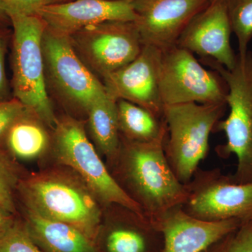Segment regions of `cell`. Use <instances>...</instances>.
I'll return each instance as SVG.
<instances>
[{"label":"cell","instance_id":"8fae6325","mask_svg":"<svg viewBox=\"0 0 252 252\" xmlns=\"http://www.w3.org/2000/svg\"><path fill=\"white\" fill-rule=\"evenodd\" d=\"M144 44L163 51L177 44L189 23L212 0H131Z\"/></svg>","mask_w":252,"mask_h":252},{"label":"cell","instance_id":"5b68a950","mask_svg":"<svg viewBox=\"0 0 252 252\" xmlns=\"http://www.w3.org/2000/svg\"><path fill=\"white\" fill-rule=\"evenodd\" d=\"M226 104L164 106L167 126L165 156L181 183L187 185L209 152L210 134L221 120Z\"/></svg>","mask_w":252,"mask_h":252},{"label":"cell","instance_id":"9c48e42d","mask_svg":"<svg viewBox=\"0 0 252 252\" xmlns=\"http://www.w3.org/2000/svg\"><path fill=\"white\" fill-rule=\"evenodd\" d=\"M187 187V197L182 208L200 220H252V182L235 183L220 169L200 167Z\"/></svg>","mask_w":252,"mask_h":252},{"label":"cell","instance_id":"4fadbf2b","mask_svg":"<svg viewBox=\"0 0 252 252\" xmlns=\"http://www.w3.org/2000/svg\"><path fill=\"white\" fill-rule=\"evenodd\" d=\"M232 32L227 0H212L189 23L177 45L232 69L237 61L230 44Z\"/></svg>","mask_w":252,"mask_h":252},{"label":"cell","instance_id":"7c38bea8","mask_svg":"<svg viewBox=\"0 0 252 252\" xmlns=\"http://www.w3.org/2000/svg\"><path fill=\"white\" fill-rule=\"evenodd\" d=\"M162 51L144 44L135 60L103 78L109 95L148 109L163 119L164 105L159 91V72Z\"/></svg>","mask_w":252,"mask_h":252},{"label":"cell","instance_id":"52a82bcc","mask_svg":"<svg viewBox=\"0 0 252 252\" xmlns=\"http://www.w3.org/2000/svg\"><path fill=\"white\" fill-rule=\"evenodd\" d=\"M159 91L164 106L226 104L228 87L219 73L208 70L193 53L176 44L162 51Z\"/></svg>","mask_w":252,"mask_h":252},{"label":"cell","instance_id":"4316f807","mask_svg":"<svg viewBox=\"0 0 252 252\" xmlns=\"http://www.w3.org/2000/svg\"><path fill=\"white\" fill-rule=\"evenodd\" d=\"M47 0H0L1 6L8 15L23 16L37 15L38 11L46 5Z\"/></svg>","mask_w":252,"mask_h":252},{"label":"cell","instance_id":"8992f818","mask_svg":"<svg viewBox=\"0 0 252 252\" xmlns=\"http://www.w3.org/2000/svg\"><path fill=\"white\" fill-rule=\"evenodd\" d=\"M54 146L60 161L77 172L97 200L108 206L121 205L144 214L101 160L81 122L70 117L57 119L54 126Z\"/></svg>","mask_w":252,"mask_h":252},{"label":"cell","instance_id":"83f0119b","mask_svg":"<svg viewBox=\"0 0 252 252\" xmlns=\"http://www.w3.org/2000/svg\"><path fill=\"white\" fill-rule=\"evenodd\" d=\"M11 215L12 214L6 211L0 205V231L4 229L5 227L7 226L12 221L13 219Z\"/></svg>","mask_w":252,"mask_h":252},{"label":"cell","instance_id":"d6986e66","mask_svg":"<svg viewBox=\"0 0 252 252\" xmlns=\"http://www.w3.org/2000/svg\"><path fill=\"white\" fill-rule=\"evenodd\" d=\"M118 119L122 138L149 143L166 137L165 120L148 109L124 99H118Z\"/></svg>","mask_w":252,"mask_h":252},{"label":"cell","instance_id":"277c9868","mask_svg":"<svg viewBox=\"0 0 252 252\" xmlns=\"http://www.w3.org/2000/svg\"><path fill=\"white\" fill-rule=\"evenodd\" d=\"M12 28L13 97L54 127L57 119L46 87L42 39L46 25L39 15L10 14Z\"/></svg>","mask_w":252,"mask_h":252},{"label":"cell","instance_id":"484cf974","mask_svg":"<svg viewBox=\"0 0 252 252\" xmlns=\"http://www.w3.org/2000/svg\"><path fill=\"white\" fill-rule=\"evenodd\" d=\"M12 35V31L8 28H0V101L12 98L5 68V58L7 52L9 37Z\"/></svg>","mask_w":252,"mask_h":252},{"label":"cell","instance_id":"9a60e30c","mask_svg":"<svg viewBox=\"0 0 252 252\" xmlns=\"http://www.w3.org/2000/svg\"><path fill=\"white\" fill-rule=\"evenodd\" d=\"M37 15L50 31L70 36L74 33L107 21H134L136 14L131 0H74L44 5Z\"/></svg>","mask_w":252,"mask_h":252},{"label":"cell","instance_id":"7a4b0ae2","mask_svg":"<svg viewBox=\"0 0 252 252\" xmlns=\"http://www.w3.org/2000/svg\"><path fill=\"white\" fill-rule=\"evenodd\" d=\"M204 63L213 68L228 87L225 97L229 107L228 117L220 120L214 132H223L226 141L216 147L219 157L227 158L234 155L237 168L230 175L235 183L252 182V54L245 58L237 55L234 67L228 69L210 59Z\"/></svg>","mask_w":252,"mask_h":252},{"label":"cell","instance_id":"ac0fdd59","mask_svg":"<svg viewBox=\"0 0 252 252\" xmlns=\"http://www.w3.org/2000/svg\"><path fill=\"white\" fill-rule=\"evenodd\" d=\"M86 113L95 143L99 150L114 162L121 144L117 99L106 92L92 102Z\"/></svg>","mask_w":252,"mask_h":252},{"label":"cell","instance_id":"e0dca14e","mask_svg":"<svg viewBox=\"0 0 252 252\" xmlns=\"http://www.w3.org/2000/svg\"><path fill=\"white\" fill-rule=\"evenodd\" d=\"M44 124L36 113L27 107L8 130L2 145L18 158L29 160L39 157L49 144Z\"/></svg>","mask_w":252,"mask_h":252},{"label":"cell","instance_id":"3957f363","mask_svg":"<svg viewBox=\"0 0 252 252\" xmlns=\"http://www.w3.org/2000/svg\"><path fill=\"white\" fill-rule=\"evenodd\" d=\"M18 187L28 208L72 225L87 237L98 229L102 211L97 199L86 185L70 177L39 174L20 181Z\"/></svg>","mask_w":252,"mask_h":252},{"label":"cell","instance_id":"ba28073f","mask_svg":"<svg viewBox=\"0 0 252 252\" xmlns=\"http://www.w3.org/2000/svg\"><path fill=\"white\" fill-rule=\"evenodd\" d=\"M42 50L46 87L64 103L87 112L92 102L107 92L78 56L69 36L46 28Z\"/></svg>","mask_w":252,"mask_h":252},{"label":"cell","instance_id":"30bf717a","mask_svg":"<svg viewBox=\"0 0 252 252\" xmlns=\"http://www.w3.org/2000/svg\"><path fill=\"white\" fill-rule=\"evenodd\" d=\"M69 37L83 62L102 79L132 62L144 46L134 21H107Z\"/></svg>","mask_w":252,"mask_h":252},{"label":"cell","instance_id":"6da1fadb","mask_svg":"<svg viewBox=\"0 0 252 252\" xmlns=\"http://www.w3.org/2000/svg\"><path fill=\"white\" fill-rule=\"evenodd\" d=\"M165 138L139 143L121 137L119 153L113 162L122 179L118 184L150 218L183 205L187 197V187L167 161Z\"/></svg>","mask_w":252,"mask_h":252},{"label":"cell","instance_id":"603a6c76","mask_svg":"<svg viewBox=\"0 0 252 252\" xmlns=\"http://www.w3.org/2000/svg\"><path fill=\"white\" fill-rule=\"evenodd\" d=\"M0 252H42L33 243L26 226L13 220L0 231Z\"/></svg>","mask_w":252,"mask_h":252},{"label":"cell","instance_id":"d4e9b609","mask_svg":"<svg viewBox=\"0 0 252 252\" xmlns=\"http://www.w3.org/2000/svg\"><path fill=\"white\" fill-rule=\"evenodd\" d=\"M26 108V106L14 97L0 101V148L8 130Z\"/></svg>","mask_w":252,"mask_h":252},{"label":"cell","instance_id":"ffe728a7","mask_svg":"<svg viewBox=\"0 0 252 252\" xmlns=\"http://www.w3.org/2000/svg\"><path fill=\"white\" fill-rule=\"evenodd\" d=\"M162 238L153 220L147 217L139 227L119 225L109 231L106 239L108 252H149L156 239Z\"/></svg>","mask_w":252,"mask_h":252},{"label":"cell","instance_id":"f546056e","mask_svg":"<svg viewBox=\"0 0 252 252\" xmlns=\"http://www.w3.org/2000/svg\"><path fill=\"white\" fill-rule=\"evenodd\" d=\"M74 1V0H47L46 5L62 4V3L69 2V1Z\"/></svg>","mask_w":252,"mask_h":252},{"label":"cell","instance_id":"4dcf8cb0","mask_svg":"<svg viewBox=\"0 0 252 252\" xmlns=\"http://www.w3.org/2000/svg\"></svg>","mask_w":252,"mask_h":252},{"label":"cell","instance_id":"7402d4cb","mask_svg":"<svg viewBox=\"0 0 252 252\" xmlns=\"http://www.w3.org/2000/svg\"><path fill=\"white\" fill-rule=\"evenodd\" d=\"M20 181L17 167L0 148V205L11 214L16 211L14 190Z\"/></svg>","mask_w":252,"mask_h":252},{"label":"cell","instance_id":"f1b7e54d","mask_svg":"<svg viewBox=\"0 0 252 252\" xmlns=\"http://www.w3.org/2000/svg\"><path fill=\"white\" fill-rule=\"evenodd\" d=\"M11 27V21L9 15L0 3V28Z\"/></svg>","mask_w":252,"mask_h":252},{"label":"cell","instance_id":"cb8c5ba5","mask_svg":"<svg viewBox=\"0 0 252 252\" xmlns=\"http://www.w3.org/2000/svg\"><path fill=\"white\" fill-rule=\"evenodd\" d=\"M203 252H252V220L243 222Z\"/></svg>","mask_w":252,"mask_h":252},{"label":"cell","instance_id":"5bb4252c","mask_svg":"<svg viewBox=\"0 0 252 252\" xmlns=\"http://www.w3.org/2000/svg\"><path fill=\"white\" fill-rule=\"evenodd\" d=\"M151 219L161 233L162 252H203L243 223L238 220H200L187 213L182 205Z\"/></svg>","mask_w":252,"mask_h":252},{"label":"cell","instance_id":"2e32d148","mask_svg":"<svg viewBox=\"0 0 252 252\" xmlns=\"http://www.w3.org/2000/svg\"><path fill=\"white\" fill-rule=\"evenodd\" d=\"M30 233L34 234L54 252H93L89 237L75 227L47 218L27 207Z\"/></svg>","mask_w":252,"mask_h":252},{"label":"cell","instance_id":"44dd1931","mask_svg":"<svg viewBox=\"0 0 252 252\" xmlns=\"http://www.w3.org/2000/svg\"><path fill=\"white\" fill-rule=\"evenodd\" d=\"M232 32L238 39V56L245 58L252 39V0H227Z\"/></svg>","mask_w":252,"mask_h":252}]
</instances>
